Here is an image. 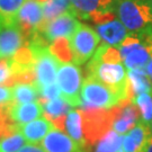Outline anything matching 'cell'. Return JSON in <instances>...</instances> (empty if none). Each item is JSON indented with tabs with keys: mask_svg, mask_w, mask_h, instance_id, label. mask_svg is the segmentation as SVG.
<instances>
[{
	"mask_svg": "<svg viewBox=\"0 0 152 152\" xmlns=\"http://www.w3.org/2000/svg\"><path fill=\"white\" fill-rule=\"evenodd\" d=\"M112 8L131 35L152 32V8L148 0H114Z\"/></svg>",
	"mask_w": 152,
	"mask_h": 152,
	"instance_id": "6da1fadb",
	"label": "cell"
},
{
	"mask_svg": "<svg viewBox=\"0 0 152 152\" xmlns=\"http://www.w3.org/2000/svg\"><path fill=\"white\" fill-rule=\"evenodd\" d=\"M86 78H94L114 90L122 100L133 99L129 78L122 62L108 63L90 59L86 66Z\"/></svg>",
	"mask_w": 152,
	"mask_h": 152,
	"instance_id": "7a4b0ae2",
	"label": "cell"
},
{
	"mask_svg": "<svg viewBox=\"0 0 152 152\" xmlns=\"http://www.w3.org/2000/svg\"><path fill=\"white\" fill-rule=\"evenodd\" d=\"M82 131L87 148L97 143L113 126L114 110L100 108H81Z\"/></svg>",
	"mask_w": 152,
	"mask_h": 152,
	"instance_id": "3957f363",
	"label": "cell"
},
{
	"mask_svg": "<svg viewBox=\"0 0 152 152\" xmlns=\"http://www.w3.org/2000/svg\"><path fill=\"white\" fill-rule=\"evenodd\" d=\"M80 98L81 108L110 109L123 102L114 90L94 78H86L82 82Z\"/></svg>",
	"mask_w": 152,
	"mask_h": 152,
	"instance_id": "277c9868",
	"label": "cell"
},
{
	"mask_svg": "<svg viewBox=\"0 0 152 152\" xmlns=\"http://www.w3.org/2000/svg\"><path fill=\"white\" fill-rule=\"evenodd\" d=\"M113 1L114 0H70L69 12L79 19L103 24L115 19L112 8Z\"/></svg>",
	"mask_w": 152,
	"mask_h": 152,
	"instance_id": "5b68a950",
	"label": "cell"
},
{
	"mask_svg": "<svg viewBox=\"0 0 152 152\" xmlns=\"http://www.w3.org/2000/svg\"><path fill=\"white\" fill-rule=\"evenodd\" d=\"M99 42L100 37L96 31H94L88 25L80 24L76 33L70 38L75 64L81 65L91 59L97 51Z\"/></svg>",
	"mask_w": 152,
	"mask_h": 152,
	"instance_id": "8992f818",
	"label": "cell"
},
{
	"mask_svg": "<svg viewBox=\"0 0 152 152\" xmlns=\"http://www.w3.org/2000/svg\"><path fill=\"white\" fill-rule=\"evenodd\" d=\"M29 48L32 49L35 59L34 63V69L36 75L35 85L37 87H41L55 82L58 71L60 68V61L54 55H52L49 46L29 44Z\"/></svg>",
	"mask_w": 152,
	"mask_h": 152,
	"instance_id": "52a82bcc",
	"label": "cell"
},
{
	"mask_svg": "<svg viewBox=\"0 0 152 152\" xmlns=\"http://www.w3.org/2000/svg\"><path fill=\"white\" fill-rule=\"evenodd\" d=\"M56 82L61 89L63 98L72 107L81 106V98H80V88L82 87V76L80 68L77 64L64 63L60 65Z\"/></svg>",
	"mask_w": 152,
	"mask_h": 152,
	"instance_id": "ba28073f",
	"label": "cell"
},
{
	"mask_svg": "<svg viewBox=\"0 0 152 152\" xmlns=\"http://www.w3.org/2000/svg\"><path fill=\"white\" fill-rule=\"evenodd\" d=\"M79 26L80 23L78 22L77 17H75L69 11H66L50 23H44L42 20V23L34 32L42 34L48 42L51 41L53 42L59 37L71 38Z\"/></svg>",
	"mask_w": 152,
	"mask_h": 152,
	"instance_id": "9c48e42d",
	"label": "cell"
},
{
	"mask_svg": "<svg viewBox=\"0 0 152 152\" xmlns=\"http://www.w3.org/2000/svg\"><path fill=\"white\" fill-rule=\"evenodd\" d=\"M114 121L112 129L118 134H125L135 126L141 120L140 109L130 99L121 102L118 105L113 107Z\"/></svg>",
	"mask_w": 152,
	"mask_h": 152,
	"instance_id": "30bf717a",
	"label": "cell"
},
{
	"mask_svg": "<svg viewBox=\"0 0 152 152\" xmlns=\"http://www.w3.org/2000/svg\"><path fill=\"white\" fill-rule=\"evenodd\" d=\"M43 20V5L36 0H26L17 14L16 25L29 42L34 31Z\"/></svg>",
	"mask_w": 152,
	"mask_h": 152,
	"instance_id": "8fae6325",
	"label": "cell"
},
{
	"mask_svg": "<svg viewBox=\"0 0 152 152\" xmlns=\"http://www.w3.org/2000/svg\"><path fill=\"white\" fill-rule=\"evenodd\" d=\"M24 45H29V42L17 25L7 26L0 31V59H11Z\"/></svg>",
	"mask_w": 152,
	"mask_h": 152,
	"instance_id": "7c38bea8",
	"label": "cell"
},
{
	"mask_svg": "<svg viewBox=\"0 0 152 152\" xmlns=\"http://www.w3.org/2000/svg\"><path fill=\"white\" fill-rule=\"evenodd\" d=\"M42 148L45 152H88L63 131L53 129L43 139Z\"/></svg>",
	"mask_w": 152,
	"mask_h": 152,
	"instance_id": "4fadbf2b",
	"label": "cell"
},
{
	"mask_svg": "<svg viewBox=\"0 0 152 152\" xmlns=\"http://www.w3.org/2000/svg\"><path fill=\"white\" fill-rule=\"evenodd\" d=\"M96 32L98 33L99 37L104 41V43L114 48L115 46L118 48L125 38L130 35L129 31L118 19H113L103 24H97Z\"/></svg>",
	"mask_w": 152,
	"mask_h": 152,
	"instance_id": "5bb4252c",
	"label": "cell"
},
{
	"mask_svg": "<svg viewBox=\"0 0 152 152\" xmlns=\"http://www.w3.org/2000/svg\"><path fill=\"white\" fill-rule=\"evenodd\" d=\"M151 134L150 126L140 120L132 130L129 131L127 135L124 136L120 152H141Z\"/></svg>",
	"mask_w": 152,
	"mask_h": 152,
	"instance_id": "9a60e30c",
	"label": "cell"
},
{
	"mask_svg": "<svg viewBox=\"0 0 152 152\" xmlns=\"http://www.w3.org/2000/svg\"><path fill=\"white\" fill-rule=\"evenodd\" d=\"M53 129V124L44 116L32 121L27 124L19 125V131L24 135L25 140L34 144L42 141Z\"/></svg>",
	"mask_w": 152,
	"mask_h": 152,
	"instance_id": "2e32d148",
	"label": "cell"
},
{
	"mask_svg": "<svg viewBox=\"0 0 152 152\" xmlns=\"http://www.w3.org/2000/svg\"><path fill=\"white\" fill-rule=\"evenodd\" d=\"M43 107L38 102L26 104H14L10 112L11 120L16 124L23 125L42 117Z\"/></svg>",
	"mask_w": 152,
	"mask_h": 152,
	"instance_id": "e0dca14e",
	"label": "cell"
},
{
	"mask_svg": "<svg viewBox=\"0 0 152 152\" xmlns=\"http://www.w3.org/2000/svg\"><path fill=\"white\" fill-rule=\"evenodd\" d=\"M133 98L141 94H152V82L145 69H131L127 71Z\"/></svg>",
	"mask_w": 152,
	"mask_h": 152,
	"instance_id": "ac0fdd59",
	"label": "cell"
},
{
	"mask_svg": "<svg viewBox=\"0 0 152 152\" xmlns=\"http://www.w3.org/2000/svg\"><path fill=\"white\" fill-rule=\"evenodd\" d=\"M65 131L77 143H79L82 148H85L88 151L86 140L83 136V131H82V116L80 110H71L66 115Z\"/></svg>",
	"mask_w": 152,
	"mask_h": 152,
	"instance_id": "d6986e66",
	"label": "cell"
},
{
	"mask_svg": "<svg viewBox=\"0 0 152 152\" xmlns=\"http://www.w3.org/2000/svg\"><path fill=\"white\" fill-rule=\"evenodd\" d=\"M25 0H0V22L4 27L16 25L17 14Z\"/></svg>",
	"mask_w": 152,
	"mask_h": 152,
	"instance_id": "ffe728a7",
	"label": "cell"
},
{
	"mask_svg": "<svg viewBox=\"0 0 152 152\" xmlns=\"http://www.w3.org/2000/svg\"><path fill=\"white\" fill-rule=\"evenodd\" d=\"M39 91L35 83H17L12 88L14 104H26L37 100Z\"/></svg>",
	"mask_w": 152,
	"mask_h": 152,
	"instance_id": "44dd1931",
	"label": "cell"
},
{
	"mask_svg": "<svg viewBox=\"0 0 152 152\" xmlns=\"http://www.w3.org/2000/svg\"><path fill=\"white\" fill-rule=\"evenodd\" d=\"M44 112V117H46L50 122L55 120L56 117H60L63 115H68L71 112L70 104L65 100L64 98H56L53 100H49L42 105Z\"/></svg>",
	"mask_w": 152,
	"mask_h": 152,
	"instance_id": "7402d4cb",
	"label": "cell"
},
{
	"mask_svg": "<svg viewBox=\"0 0 152 152\" xmlns=\"http://www.w3.org/2000/svg\"><path fill=\"white\" fill-rule=\"evenodd\" d=\"M49 50L50 52L52 53V55H54L60 62L69 63L71 60H73L70 38L68 37L56 38V39H54L49 45Z\"/></svg>",
	"mask_w": 152,
	"mask_h": 152,
	"instance_id": "603a6c76",
	"label": "cell"
},
{
	"mask_svg": "<svg viewBox=\"0 0 152 152\" xmlns=\"http://www.w3.org/2000/svg\"><path fill=\"white\" fill-rule=\"evenodd\" d=\"M70 10V0H49L43 4V22L50 23Z\"/></svg>",
	"mask_w": 152,
	"mask_h": 152,
	"instance_id": "cb8c5ba5",
	"label": "cell"
},
{
	"mask_svg": "<svg viewBox=\"0 0 152 152\" xmlns=\"http://www.w3.org/2000/svg\"><path fill=\"white\" fill-rule=\"evenodd\" d=\"M124 136L116 133L115 131H109L98 141L97 147L94 152H117L122 148Z\"/></svg>",
	"mask_w": 152,
	"mask_h": 152,
	"instance_id": "d4e9b609",
	"label": "cell"
},
{
	"mask_svg": "<svg viewBox=\"0 0 152 152\" xmlns=\"http://www.w3.org/2000/svg\"><path fill=\"white\" fill-rule=\"evenodd\" d=\"M132 102L135 104L140 109L141 113V121L151 126L152 123V94H141L137 95L132 99Z\"/></svg>",
	"mask_w": 152,
	"mask_h": 152,
	"instance_id": "484cf974",
	"label": "cell"
},
{
	"mask_svg": "<svg viewBox=\"0 0 152 152\" xmlns=\"http://www.w3.org/2000/svg\"><path fill=\"white\" fill-rule=\"evenodd\" d=\"M25 137L20 132L0 140V152H17L25 144Z\"/></svg>",
	"mask_w": 152,
	"mask_h": 152,
	"instance_id": "4316f807",
	"label": "cell"
},
{
	"mask_svg": "<svg viewBox=\"0 0 152 152\" xmlns=\"http://www.w3.org/2000/svg\"><path fill=\"white\" fill-rule=\"evenodd\" d=\"M38 91H39V95H38L37 102L41 105H43L44 103H46L49 100L60 98L62 96V92H61L58 82H53V83H50L46 86H41V87H38Z\"/></svg>",
	"mask_w": 152,
	"mask_h": 152,
	"instance_id": "83f0119b",
	"label": "cell"
},
{
	"mask_svg": "<svg viewBox=\"0 0 152 152\" xmlns=\"http://www.w3.org/2000/svg\"><path fill=\"white\" fill-rule=\"evenodd\" d=\"M11 66L10 61L8 59H0V83L2 86L9 80L11 77Z\"/></svg>",
	"mask_w": 152,
	"mask_h": 152,
	"instance_id": "f1b7e54d",
	"label": "cell"
},
{
	"mask_svg": "<svg viewBox=\"0 0 152 152\" xmlns=\"http://www.w3.org/2000/svg\"><path fill=\"white\" fill-rule=\"evenodd\" d=\"M12 100V89L10 87L0 86V105L11 103Z\"/></svg>",
	"mask_w": 152,
	"mask_h": 152,
	"instance_id": "f546056e",
	"label": "cell"
},
{
	"mask_svg": "<svg viewBox=\"0 0 152 152\" xmlns=\"http://www.w3.org/2000/svg\"><path fill=\"white\" fill-rule=\"evenodd\" d=\"M17 152H45V150H43L39 145H35L34 143H32L22 147Z\"/></svg>",
	"mask_w": 152,
	"mask_h": 152,
	"instance_id": "4dcf8cb0",
	"label": "cell"
},
{
	"mask_svg": "<svg viewBox=\"0 0 152 152\" xmlns=\"http://www.w3.org/2000/svg\"><path fill=\"white\" fill-rule=\"evenodd\" d=\"M141 152H152V134L148 139V141L145 142V144H144V147H143Z\"/></svg>",
	"mask_w": 152,
	"mask_h": 152,
	"instance_id": "1f68e13d",
	"label": "cell"
},
{
	"mask_svg": "<svg viewBox=\"0 0 152 152\" xmlns=\"http://www.w3.org/2000/svg\"><path fill=\"white\" fill-rule=\"evenodd\" d=\"M37 2H39V4H45V2H48L49 0H36Z\"/></svg>",
	"mask_w": 152,
	"mask_h": 152,
	"instance_id": "d6a6232c",
	"label": "cell"
},
{
	"mask_svg": "<svg viewBox=\"0 0 152 152\" xmlns=\"http://www.w3.org/2000/svg\"><path fill=\"white\" fill-rule=\"evenodd\" d=\"M2 28H4V25H2V24H1V22H0V31H1Z\"/></svg>",
	"mask_w": 152,
	"mask_h": 152,
	"instance_id": "836d02e7",
	"label": "cell"
},
{
	"mask_svg": "<svg viewBox=\"0 0 152 152\" xmlns=\"http://www.w3.org/2000/svg\"><path fill=\"white\" fill-rule=\"evenodd\" d=\"M149 1V4H150V6H151V8H152V0H148Z\"/></svg>",
	"mask_w": 152,
	"mask_h": 152,
	"instance_id": "e575fe53",
	"label": "cell"
},
{
	"mask_svg": "<svg viewBox=\"0 0 152 152\" xmlns=\"http://www.w3.org/2000/svg\"><path fill=\"white\" fill-rule=\"evenodd\" d=\"M117 152H120V150H118V151H117Z\"/></svg>",
	"mask_w": 152,
	"mask_h": 152,
	"instance_id": "d590c367",
	"label": "cell"
}]
</instances>
